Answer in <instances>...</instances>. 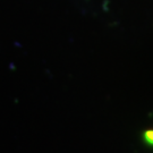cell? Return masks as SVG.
I'll list each match as a JSON object with an SVG mask.
<instances>
[{"instance_id": "obj_1", "label": "cell", "mask_w": 153, "mask_h": 153, "mask_svg": "<svg viewBox=\"0 0 153 153\" xmlns=\"http://www.w3.org/2000/svg\"><path fill=\"white\" fill-rule=\"evenodd\" d=\"M143 141L148 145L153 146V129H148L143 133Z\"/></svg>"}]
</instances>
